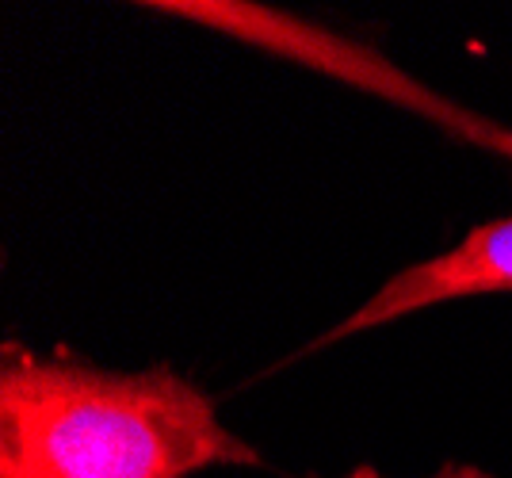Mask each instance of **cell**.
Instances as JSON below:
<instances>
[{"instance_id": "1", "label": "cell", "mask_w": 512, "mask_h": 478, "mask_svg": "<svg viewBox=\"0 0 512 478\" xmlns=\"http://www.w3.org/2000/svg\"><path fill=\"white\" fill-rule=\"evenodd\" d=\"M207 467H264V456L188 375L4 345L0 478H192Z\"/></svg>"}, {"instance_id": "2", "label": "cell", "mask_w": 512, "mask_h": 478, "mask_svg": "<svg viewBox=\"0 0 512 478\" xmlns=\"http://www.w3.org/2000/svg\"><path fill=\"white\" fill-rule=\"evenodd\" d=\"M146 12L192 20L199 27L230 35L237 43L279 54V58L299 62L306 69H318L325 77H337V81L360 88L367 96H379L386 104L440 127L451 138L467 142L474 150H486L512 165V127L440 96L436 88H428L425 81L409 77L406 69H398L390 58H383L375 46L352 43V39H344V35L314 20H302V16L279 12V8L245 4V0H157V4H146Z\"/></svg>"}, {"instance_id": "3", "label": "cell", "mask_w": 512, "mask_h": 478, "mask_svg": "<svg viewBox=\"0 0 512 478\" xmlns=\"http://www.w3.org/2000/svg\"><path fill=\"white\" fill-rule=\"evenodd\" d=\"M497 291H512V215L482 222L448 253L394 272L367 303L356 306L333 329H325L306 352L341 345L344 337L402 322L428 306L459 303V299H474V295H497Z\"/></svg>"}, {"instance_id": "4", "label": "cell", "mask_w": 512, "mask_h": 478, "mask_svg": "<svg viewBox=\"0 0 512 478\" xmlns=\"http://www.w3.org/2000/svg\"><path fill=\"white\" fill-rule=\"evenodd\" d=\"M344 478H386V475H379L375 467H352ZM428 478H493L490 471H482V467H470V463H444L436 475H428Z\"/></svg>"}]
</instances>
